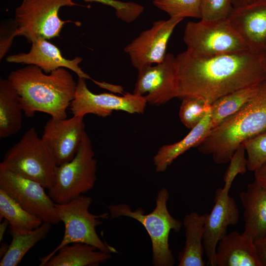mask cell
Returning a JSON list of instances; mask_svg holds the SVG:
<instances>
[{"mask_svg":"<svg viewBox=\"0 0 266 266\" xmlns=\"http://www.w3.org/2000/svg\"><path fill=\"white\" fill-rule=\"evenodd\" d=\"M231 186L224 184L216 190L214 204L207 216L203 237L204 253L207 264L214 266L217 246L227 234L229 226L236 225L239 212L234 199L229 194Z\"/></svg>","mask_w":266,"mask_h":266,"instance_id":"obj_14","label":"cell"},{"mask_svg":"<svg viewBox=\"0 0 266 266\" xmlns=\"http://www.w3.org/2000/svg\"><path fill=\"white\" fill-rule=\"evenodd\" d=\"M178 96L194 97L211 104L235 91L266 80L262 57L250 50L210 56L188 50L176 57Z\"/></svg>","mask_w":266,"mask_h":266,"instance_id":"obj_1","label":"cell"},{"mask_svg":"<svg viewBox=\"0 0 266 266\" xmlns=\"http://www.w3.org/2000/svg\"><path fill=\"white\" fill-rule=\"evenodd\" d=\"M0 189L43 222L52 225L61 222L56 203L40 183L0 167Z\"/></svg>","mask_w":266,"mask_h":266,"instance_id":"obj_11","label":"cell"},{"mask_svg":"<svg viewBox=\"0 0 266 266\" xmlns=\"http://www.w3.org/2000/svg\"><path fill=\"white\" fill-rule=\"evenodd\" d=\"M214 266H263L255 240L243 232L227 233L217 246Z\"/></svg>","mask_w":266,"mask_h":266,"instance_id":"obj_18","label":"cell"},{"mask_svg":"<svg viewBox=\"0 0 266 266\" xmlns=\"http://www.w3.org/2000/svg\"><path fill=\"white\" fill-rule=\"evenodd\" d=\"M183 40L187 50L201 56L249 50L228 18L189 21L185 28Z\"/></svg>","mask_w":266,"mask_h":266,"instance_id":"obj_9","label":"cell"},{"mask_svg":"<svg viewBox=\"0 0 266 266\" xmlns=\"http://www.w3.org/2000/svg\"><path fill=\"white\" fill-rule=\"evenodd\" d=\"M9 244L6 242H2L0 248V258L1 259L6 253L9 248Z\"/></svg>","mask_w":266,"mask_h":266,"instance_id":"obj_37","label":"cell"},{"mask_svg":"<svg viewBox=\"0 0 266 266\" xmlns=\"http://www.w3.org/2000/svg\"><path fill=\"white\" fill-rule=\"evenodd\" d=\"M169 193L166 188H162L156 199V206L148 214L143 209L132 210L125 203L110 204L108 206L111 218L128 217L136 220L144 227L152 243V264L155 266H172L174 259L169 247L168 239L171 231L178 233L182 222L171 215L167 207Z\"/></svg>","mask_w":266,"mask_h":266,"instance_id":"obj_4","label":"cell"},{"mask_svg":"<svg viewBox=\"0 0 266 266\" xmlns=\"http://www.w3.org/2000/svg\"><path fill=\"white\" fill-rule=\"evenodd\" d=\"M133 93L144 96L147 102L154 105L166 103L177 98L176 57L166 53L161 63L138 70Z\"/></svg>","mask_w":266,"mask_h":266,"instance_id":"obj_12","label":"cell"},{"mask_svg":"<svg viewBox=\"0 0 266 266\" xmlns=\"http://www.w3.org/2000/svg\"><path fill=\"white\" fill-rule=\"evenodd\" d=\"M8 220L9 228L32 230L43 222L36 215L25 210L2 189H0V221Z\"/></svg>","mask_w":266,"mask_h":266,"instance_id":"obj_26","label":"cell"},{"mask_svg":"<svg viewBox=\"0 0 266 266\" xmlns=\"http://www.w3.org/2000/svg\"></svg>","mask_w":266,"mask_h":266,"instance_id":"obj_39","label":"cell"},{"mask_svg":"<svg viewBox=\"0 0 266 266\" xmlns=\"http://www.w3.org/2000/svg\"><path fill=\"white\" fill-rule=\"evenodd\" d=\"M262 61L266 73V52L262 56Z\"/></svg>","mask_w":266,"mask_h":266,"instance_id":"obj_38","label":"cell"},{"mask_svg":"<svg viewBox=\"0 0 266 266\" xmlns=\"http://www.w3.org/2000/svg\"><path fill=\"white\" fill-rule=\"evenodd\" d=\"M84 116L69 119L51 117L44 126L41 137L52 149L57 166L71 161L75 156L85 133Z\"/></svg>","mask_w":266,"mask_h":266,"instance_id":"obj_15","label":"cell"},{"mask_svg":"<svg viewBox=\"0 0 266 266\" xmlns=\"http://www.w3.org/2000/svg\"><path fill=\"white\" fill-rule=\"evenodd\" d=\"M182 19L169 18L153 22L124 48L132 65L137 70L161 63L166 56L169 39Z\"/></svg>","mask_w":266,"mask_h":266,"instance_id":"obj_13","label":"cell"},{"mask_svg":"<svg viewBox=\"0 0 266 266\" xmlns=\"http://www.w3.org/2000/svg\"><path fill=\"white\" fill-rule=\"evenodd\" d=\"M203 0H153L157 8L167 13L170 18L183 19L186 17L201 19Z\"/></svg>","mask_w":266,"mask_h":266,"instance_id":"obj_27","label":"cell"},{"mask_svg":"<svg viewBox=\"0 0 266 266\" xmlns=\"http://www.w3.org/2000/svg\"><path fill=\"white\" fill-rule=\"evenodd\" d=\"M265 131L266 80L240 110L211 131L198 145V149L203 154L211 155L216 164H226L244 141Z\"/></svg>","mask_w":266,"mask_h":266,"instance_id":"obj_3","label":"cell"},{"mask_svg":"<svg viewBox=\"0 0 266 266\" xmlns=\"http://www.w3.org/2000/svg\"><path fill=\"white\" fill-rule=\"evenodd\" d=\"M85 79L78 78L74 99L69 106L73 115L84 116L93 114L106 117L113 111H123L130 114L144 112L147 101L144 96L126 93L122 96L103 93L96 94L87 87Z\"/></svg>","mask_w":266,"mask_h":266,"instance_id":"obj_10","label":"cell"},{"mask_svg":"<svg viewBox=\"0 0 266 266\" xmlns=\"http://www.w3.org/2000/svg\"><path fill=\"white\" fill-rule=\"evenodd\" d=\"M259 259L263 266H266V235L255 240Z\"/></svg>","mask_w":266,"mask_h":266,"instance_id":"obj_33","label":"cell"},{"mask_svg":"<svg viewBox=\"0 0 266 266\" xmlns=\"http://www.w3.org/2000/svg\"><path fill=\"white\" fill-rule=\"evenodd\" d=\"M23 112L19 96L7 79H0V138L17 133L22 126Z\"/></svg>","mask_w":266,"mask_h":266,"instance_id":"obj_23","label":"cell"},{"mask_svg":"<svg viewBox=\"0 0 266 266\" xmlns=\"http://www.w3.org/2000/svg\"><path fill=\"white\" fill-rule=\"evenodd\" d=\"M6 60L8 63L34 65L46 73L64 67L73 71L78 78L92 80L79 66L82 61V58L76 57L71 60L66 59L57 47L45 39H39L32 43L29 52L8 56Z\"/></svg>","mask_w":266,"mask_h":266,"instance_id":"obj_17","label":"cell"},{"mask_svg":"<svg viewBox=\"0 0 266 266\" xmlns=\"http://www.w3.org/2000/svg\"><path fill=\"white\" fill-rule=\"evenodd\" d=\"M52 225L43 222L38 227L32 230L9 228L12 241L7 252L1 259L0 266H17L33 246L46 237Z\"/></svg>","mask_w":266,"mask_h":266,"instance_id":"obj_24","label":"cell"},{"mask_svg":"<svg viewBox=\"0 0 266 266\" xmlns=\"http://www.w3.org/2000/svg\"><path fill=\"white\" fill-rule=\"evenodd\" d=\"M258 0H233V8H238L254 3Z\"/></svg>","mask_w":266,"mask_h":266,"instance_id":"obj_35","label":"cell"},{"mask_svg":"<svg viewBox=\"0 0 266 266\" xmlns=\"http://www.w3.org/2000/svg\"><path fill=\"white\" fill-rule=\"evenodd\" d=\"M255 180L266 187V162L254 171Z\"/></svg>","mask_w":266,"mask_h":266,"instance_id":"obj_34","label":"cell"},{"mask_svg":"<svg viewBox=\"0 0 266 266\" xmlns=\"http://www.w3.org/2000/svg\"><path fill=\"white\" fill-rule=\"evenodd\" d=\"M78 5L72 0H23L15 10V29L9 40L23 36L32 43L39 39L60 36L64 25L68 22L60 18V9Z\"/></svg>","mask_w":266,"mask_h":266,"instance_id":"obj_8","label":"cell"},{"mask_svg":"<svg viewBox=\"0 0 266 266\" xmlns=\"http://www.w3.org/2000/svg\"><path fill=\"white\" fill-rule=\"evenodd\" d=\"M92 201L90 197L82 195L68 202L56 203L61 221L65 226L64 236L61 243L53 251L39 259V266H44L62 247L75 242L92 245L105 253H118L115 248L102 241L98 235L96 228L102 224V220L108 218L110 215L107 212L99 215L91 213L89 208Z\"/></svg>","mask_w":266,"mask_h":266,"instance_id":"obj_6","label":"cell"},{"mask_svg":"<svg viewBox=\"0 0 266 266\" xmlns=\"http://www.w3.org/2000/svg\"><path fill=\"white\" fill-rule=\"evenodd\" d=\"M228 19L250 51L261 57L266 52V0L234 8Z\"/></svg>","mask_w":266,"mask_h":266,"instance_id":"obj_16","label":"cell"},{"mask_svg":"<svg viewBox=\"0 0 266 266\" xmlns=\"http://www.w3.org/2000/svg\"><path fill=\"white\" fill-rule=\"evenodd\" d=\"M244 208V232L255 240L266 235V187L256 180L239 194Z\"/></svg>","mask_w":266,"mask_h":266,"instance_id":"obj_19","label":"cell"},{"mask_svg":"<svg viewBox=\"0 0 266 266\" xmlns=\"http://www.w3.org/2000/svg\"><path fill=\"white\" fill-rule=\"evenodd\" d=\"M179 116L181 122L189 129L195 127L211 110V104L194 97L183 99Z\"/></svg>","mask_w":266,"mask_h":266,"instance_id":"obj_28","label":"cell"},{"mask_svg":"<svg viewBox=\"0 0 266 266\" xmlns=\"http://www.w3.org/2000/svg\"><path fill=\"white\" fill-rule=\"evenodd\" d=\"M233 8V0H203L200 19L215 20L228 18Z\"/></svg>","mask_w":266,"mask_h":266,"instance_id":"obj_31","label":"cell"},{"mask_svg":"<svg viewBox=\"0 0 266 266\" xmlns=\"http://www.w3.org/2000/svg\"><path fill=\"white\" fill-rule=\"evenodd\" d=\"M261 83L235 91L213 102L210 110L212 130L237 112L252 99L259 90Z\"/></svg>","mask_w":266,"mask_h":266,"instance_id":"obj_25","label":"cell"},{"mask_svg":"<svg viewBox=\"0 0 266 266\" xmlns=\"http://www.w3.org/2000/svg\"><path fill=\"white\" fill-rule=\"evenodd\" d=\"M86 2H96L113 8L116 17L127 23L136 20L143 12L144 7L138 3L131 1L118 0H84Z\"/></svg>","mask_w":266,"mask_h":266,"instance_id":"obj_30","label":"cell"},{"mask_svg":"<svg viewBox=\"0 0 266 266\" xmlns=\"http://www.w3.org/2000/svg\"><path fill=\"white\" fill-rule=\"evenodd\" d=\"M207 213L200 215L192 212L186 214L182 222L185 228L184 247L178 255V266H204L203 237Z\"/></svg>","mask_w":266,"mask_h":266,"instance_id":"obj_20","label":"cell"},{"mask_svg":"<svg viewBox=\"0 0 266 266\" xmlns=\"http://www.w3.org/2000/svg\"><path fill=\"white\" fill-rule=\"evenodd\" d=\"M211 130L210 111L182 139L159 149L153 159L156 171H165L180 155L192 147H198Z\"/></svg>","mask_w":266,"mask_h":266,"instance_id":"obj_21","label":"cell"},{"mask_svg":"<svg viewBox=\"0 0 266 266\" xmlns=\"http://www.w3.org/2000/svg\"><path fill=\"white\" fill-rule=\"evenodd\" d=\"M97 165L91 139L85 132L74 157L57 166L48 194L54 202L62 204L88 192L97 180Z\"/></svg>","mask_w":266,"mask_h":266,"instance_id":"obj_7","label":"cell"},{"mask_svg":"<svg viewBox=\"0 0 266 266\" xmlns=\"http://www.w3.org/2000/svg\"><path fill=\"white\" fill-rule=\"evenodd\" d=\"M9 225L8 220L4 219L0 224V241L3 240L4 234L6 231L8 225Z\"/></svg>","mask_w":266,"mask_h":266,"instance_id":"obj_36","label":"cell"},{"mask_svg":"<svg viewBox=\"0 0 266 266\" xmlns=\"http://www.w3.org/2000/svg\"><path fill=\"white\" fill-rule=\"evenodd\" d=\"M245 154V149L242 143L235 150L229 162L230 165L224 176V184L232 186L238 174H242L246 172L247 160Z\"/></svg>","mask_w":266,"mask_h":266,"instance_id":"obj_32","label":"cell"},{"mask_svg":"<svg viewBox=\"0 0 266 266\" xmlns=\"http://www.w3.org/2000/svg\"><path fill=\"white\" fill-rule=\"evenodd\" d=\"M44 266H98L111 259L110 253L84 243L75 242L61 248Z\"/></svg>","mask_w":266,"mask_h":266,"instance_id":"obj_22","label":"cell"},{"mask_svg":"<svg viewBox=\"0 0 266 266\" xmlns=\"http://www.w3.org/2000/svg\"><path fill=\"white\" fill-rule=\"evenodd\" d=\"M57 164L49 146L32 127L5 153L0 167L40 183L53 185Z\"/></svg>","mask_w":266,"mask_h":266,"instance_id":"obj_5","label":"cell"},{"mask_svg":"<svg viewBox=\"0 0 266 266\" xmlns=\"http://www.w3.org/2000/svg\"><path fill=\"white\" fill-rule=\"evenodd\" d=\"M7 79L18 94L27 117L41 112L54 118H67L66 110L74 98L77 82L66 68L46 73L39 67L28 65L11 71Z\"/></svg>","mask_w":266,"mask_h":266,"instance_id":"obj_2","label":"cell"},{"mask_svg":"<svg viewBox=\"0 0 266 266\" xmlns=\"http://www.w3.org/2000/svg\"><path fill=\"white\" fill-rule=\"evenodd\" d=\"M243 144L247 154V169L255 171L266 162V131Z\"/></svg>","mask_w":266,"mask_h":266,"instance_id":"obj_29","label":"cell"}]
</instances>
